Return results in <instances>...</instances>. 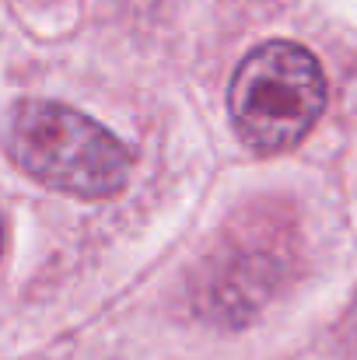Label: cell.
<instances>
[{"label": "cell", "instance_id": "6da1fadb", "mask_svg": "<svg viewBox=\"0 0 357 360\" xmlns=\"http://www.w3.org/2000/svg\"><path fill=\"white\" fill-rule=\"evenodd\" d=\"M7 154L28 179L81 200L116 196L133 168L126 143L102 122L42 98L11 109Z\"/></svg>", "mask_w": 357, "mask_h": 360}, {"label": "cell", "instance_id": "7a4b0ae2", "mask_svg": "<svg viewBox=\"0 0 357 360\" xmlns=\"http://www.w3.org/2000/svg\"><path fill=\"white\" fill-rule=\"evenodd\" d=\"M326 109L319 60L287 39L256 46L238 63L228 88V112L242 143L259 154L291 150L308 136Z\"/></svg>", "mask_w": 357, "mask_h": 360}]
</instances>
